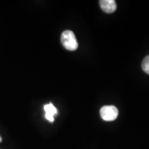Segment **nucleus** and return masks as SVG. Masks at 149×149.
I'll use <instances>...</instances> for the list:
<instances>
[{"instance_id":"f257e3e1","label":"nucleus","mask_w":149,"mask_h":149,"mask_svg":"<svg viewBox=\"0 0 149 149\" xmlns=\"http://www.w3.org/2000/svg\"><path fill=\"white\" fill-rule=\"evenodd\" d=\"M61 42L66 49L74 51L77 49L78 43L74 33L71 31H65L61 36Z\"/></svg>"},{"instance_id":"f03ea898","label":"nucleus","mask_w":149,"mask_h":149,"mask_svg":"<svg viewBox=\"0 0 149 149\" xmlns=\"http://www.w3.org/2000/svg\"><path fill=\"white\" fill-rule=\"evenodd\" d=\"M118 110L114 106H105L100 110V115L104 121L111 122L118 117Z\"/></svg>"},{"instance_id":"7ed1b4c3","label":"nucleus","mask_w":149,"mask_h":149,"mask_svg":"<svg viewBox=\"0 0 149 149\" xmlns=\"http://www.w3.org/2000/svg\"><path fill=\"white\" fill-rule=\"evenodd\" d=\"M101 8L107 13H113L117 9V5L114 0H102L100 1Z\"/></svg>"},{"instance_id":"20e7f679","label":"nucleus","mask_w":149,"mask_h":149,"mask_svg":"<svg viewBox=\"0 0 149 149\" xmlns=\"http://www.w3.org/2000/svg\"><path fill=\"white\" fill-rule=\"evenodd\" d=\"M44 109L45 111V117L50 122H53L55 119L54 116L57 114V110L52 103L44 105Z\"/></svg>"},{"instance_id":"39448f33","label":"nucleus","mask_w":149,"mask_h":149,"mask_svg":"<svg viewBox=\"0 0 149 149\" xmlns=\"http://www.w3.org/2000/svg\"><path fill=\"white\" fill-rule=\"evenodd\" d=\"M141 67L144 71L149 74V55L146 56L142 61V64H141Z\"/></svg>"},{"instance_id":"423d86ee","label":"nucleus","mask_w":149,"mask_h":149,"mask_svg":"<svg viewBox=\"0 0 149 149\" xmlns=\"http://www.w3.org/2000/svg\"><path fill=\"white\" fill-rule=\"evenodd\" d=\"M1 141H2V138H1V137L0 136V142H1Z\"/></svg>"}]
</instances>
